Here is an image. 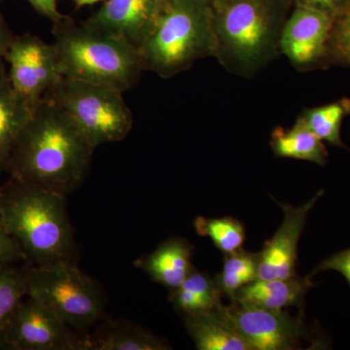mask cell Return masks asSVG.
<instances>
[{"instance_id":"cell-13","label":"cell","mask_w":350,"mask_h":350,"mask_svg":"<svg viewBox=\"0 0 350 350\" xmlns=\"http://www.w3.org/2000/svg\"><path fill=\"white\" fill-rule=\"evenodd\" d=\"M167 0H107L86 24L138 49L149 36Z\"/></svg>"},{"instance_id":"cell-27","label":"cell","mask_w":350,"mask_h":350,"mask_svg":"<svg viewBox=\"0 0 350 350\" xmlns=\"http://www.w3.org/2000/svg\"><path fill=\"white\" fill-rule=\"evenodd\" d=\"M324 271H338L347 280L350 286V248L331 255L319 262L310 276L312 278Z\"/></svg>"},{"instance_id":"cell-22","label":"cell","mask_w":350,"mask_h":350,"mask_svg":"<svg viewBox=\"0 0 350 350\" xmlns=\"http://www.w3.org/2000/svg\"><path fill=\"white\" fill-rule=\"evenodd\" d=\"M258 253L241 250L234 254L224 255L222 271L214 278L223 296L228 297L232 303L241 288L258 280Z\"/></svg>"},{"instance_id":"cell-9","label":"cell","mask_w":350,"mask_h":350,"mask_svg":"<svg viewBox=\"0 0 350 350\" xmlns=\"http://www.w3.org/2000/svg\"><path fill=\"white\" fill-rule=\"evenodd\" d=\"M83 336L42 304L27 296L0 336V347L16 350H80Z\"/></svg>"},{"instance_id":"cell-8","label":"cell","mask_w":350,"mask_h":350,"mask_svg":"<svg viewBox=\"0 0 350 350\" xmlns=\"http://www.w3.org/2000/svg\"><path fill=\"white\" fill-rule=\"evenodd\" d=\"M5 62L11 85L31 110L64 78L54 45L33 34L15 36Z\"/></svg>"},{"instance_id":"cell-23","label":"cell","mask_w":350,"mask_h":350,"mask_svg":"<svg viewBox=\"0 0 350 350\" xmlns=\"http://www.w3.org/2000/svg\"><path fill=\"white\" fill-rule=\"evenodd\" d=\"M194 227L199 236L211 239L214 246L224 255L234 254L243 250L245 227L238 219L231 216L221 218L199 216L194 221Z\"/></svg>"},{"instance_id":"cell-3","label":"cell","mask_w":350,"mask_h":350,"mask_svg":"<svg viewBox=\"0 0 350 350\" xmlns=\"http://www.w3.org/2000/svg\"><path fill=\"white\" fill-rule=\"evenodd\" d=\"M292 0H228L214 10L215 59L232 75L253 79L280 55Z\"/></svg>"},{"instance_id":"cell-19","label":"cell","mask_w":350,"mask_h":350,"mask_svg":"<svg viewBox=\"0 0 350 350\" xmlns=\"http://www.w3.org/2000/svg\"><path fill=\"white\" fill-rule=\"evenodd\" d=\"M32 110L18 96L5 70H0V174L8 167L18 137Z\"/></svg>"},{"instance_id":"cell-21","label":"cell","mask_w":350,"mask_h":350,"mask_svg":"<svg viewBox=\"0 0 350 350\" xmlns=\"http://www.w3.org/2000/svg\"><path fill=\"white\" fill-rule=\"evenodd\" d=\"M349 114L350 98H344L321 107L306 108L299 118L322 142L347 148L340 137V131L342 122Z\"/></svg>"},{"instance_id":"cell-12","label":"cell","mask_w":350,"mask_h":350,"mask_svg":"<svg viewBox=\"0 0 350 350\" xmlns=\"http://www.w3.org/2000/svg\"><path fill=\"white\" fill-rule=\"evenodd\" d=\"M323 194V190L319 191L300 206L283 204L273 199L282 209L284 218L271 241L258 252V280L287 278L297 275L299 241L305 229L308 213Z\"/></svg>"},{"instance_id":"cell-16","label":"cell","mask_w":350,"mask_h":350,"mask_svg":"<svg viewBox=\"0 0 350 350\" xmlns=\"http://www.w3.org/2000/svg\"><path fill=\"white\" fill-rule=\"evenodd\" d=\"M167 340L129 320H101L93 334L83 335L80 350H167Z\"/></svg>"},{"instance_id":"cell-28","label":"cell","mask_w":350,"mask_h":350,"mask_svg":"<svg viewBox=\"0 0 350 350\" xmlns=\"http://www.w3.org/2000/svg\"><path fill=\"white\" fill-rule=\"evenodd\" d=\"M292 3L293 6L301 5L317 9L329 14L335 20L347 8L350 0H292Z\"/></svg>"},{"instance_id":"cell-29","label":"cell","mask_w":350,"mask_h":350,"mask_svg":"<svg viewBox=\"0 0 350 350\" xmlns=\"http://www.w3.org/2000/svg\"><path fill=\"white\" fill-rule=\"evenodd\" d=\"M27 1L33 7L34 10L50 20L53 25L68 18L57 10V0H27Z\"/></svg>"},{"instance_id":"cell-24","label":"cell","mask_w":350,"mask_h":350,"mask_svg":"<svg viewBox=\"0 0 350 350\" xmlns=\"http://www.w3.org/2000/svg\"><path fill=\"white\" fill-rule=\"evenodd\" d=\"M27 294L25 267L0 265V336Z\"/></svg>"},{"instance_id":"cell-15","label":"cell","mask_w":350,"mask_h":350,"mask_svg":"<svg viewBox=\"0 0 350 350\" xmlns=\"http://www.w3.org/2000/svg\"><path fill=\"white\" fill-rule=\"evenodd\" d=\"M313 286L312 276L257 280L241 288L232 303L271 310L303 306L306 295Z\"/></svg>"},{"instance_id":"cell-31","label":"cell","mask_w":350,"mask_h":350,"mask_svg":"<svg viewBox=\"0 0 350 350\" xmlns=\"http://www.w3.org/2000/svg\"><path fill=\"white\" fill-rule=\"evenodd\" d=\"M98 1H101V0H75V3L77 7H83L92 5Z\"/></svg>"},{"instance_id":"cell-2","label":"cell","mask_w":350,"mask_h":350,"mask_svg":"<svg viewBox=\"0 0 350 350\" xmlns=\"http://www.w3.org/2000/svg\"><path fill=\"white\" fill-rule=\"evenodd\" d=\"M66 197L15 177L0 187V219L32 266L75 262V229Z\"/></svg>"},{"instance_id":"cell-10","label":"cell","mask_w":350,"mask_h":350,"mask_svg":"<svg viewBox=\"0 0 350 350\" xmlns=\"http://www.w3.org/2000/svg\"><path fill=\"white\" fill-rule=\"evenodd\" d=\"M226 314L251 350H293L310 340V330L301 317L285 310H271L232 303Z\"/></svg>"},{"instance_id":"cell-25","label":"cell","mask_w":350,"mask_h":350,"mask_svg":"<svg viewBox=\"0 0 350 350\" xmlns=\"http://www.w3.org/2000/svg\"><path fill=\"white\" fill-rule=\"evenodd\" d=\"M327 64L350 66V4L334 20Z\"/></svg>"},{"instance_id":"cell-14","label":"cell","mask_w":350,"mask_h":350,"mask_svg":"<svg viewBox=\"0 0 350 350\" xmlns=\"http://www.w3.org/2000/svg\"><path fill=\"white\" fill-rule=\"evenodd\" d=\"M194 251L187 239L172 237L159 244L150 254L137 258L133 266L144 271L154 282L172 291L195 268L192 264Z\"/></svg>"},{"instance_id":"cell-30","label":"cell","mask_w":350,"mask_h":350,"mask_svg":"<svg viewBox=\"0 0 350 350\" xmlns=\"http://www.w3.org/2000/svg\"><path fill=\"white\" fill-rule=\"evenodd\" d=\"M14 38L15 36L13 32L10 31L5 21L0 15V70H5L4 62H5L7 51L10 47Z\"/></svg>"},{"instance_id":"cell-4","label":"cell","mask_w":350,"mask_h":350,"mask_svg":"<svg viewBox=\"0 0 350 350\" xmlns=\"http://www.w3.org/2000/svg\"><path fill=\"white\" fill-rule=\"evenodd\" d=\"M53 43L66 79L100 85L120 93L135 86L144 69L131 44L70 18L54 24Z\"/></svg>"},{"instance_id":"cell-17","label":"cell","mask_w":350,"mask_h":350,"mask_svg":"<svg viewBox=\"0 0 350 350\" xmlns=\"http://www.w3.org/2000/svg\"><path fill=\"white\" fill-rule=\"evenodd\" d=\"M189 335L199 350H251L226 314L217 310L183 317Z\"/></svg>"},{"instance_id":"cell-7","label":"cell","mask_w":350,"mask_h":350,"mask_svg":"<svg viewBox=\"0 0 350 350\" xmlns=\"http://www.w3.org/2000/svg\"><path fill=\"white\" fill-rule=\"evenodd\" d=\"M94 147L122 142L133 130V116L123 93L63 78L46 94Z\"/></svg>"},{"instance_id":"cell-1","label":"cell","mask_w":350,"mask_h":350,"mask_svg":"<svg viewBox=\"0 0 350 350\" xmlns=\"http://www.w3.org/2000/svg\"><path fill=\"white\" fill-rule=\"evenodd\" d=\"M94 149L66 113L44 98L21 131L7 170L68 196L84 183Z\"/></svg>"},{"instance_id":"cell-20","label":"cell","mask_w":350,"mask_h":350,"mask_svg":"<svg viewBox=\"0 0 350 350\" xmlns=\"http://www.w3.org/2000/svg\"><path fill=\"white\" fill-rule=\"evenodd\" d=\"M223 297L215 278L196 268L180 286L170 291V301L182 317L217 310Z\"/></svg>"},{"instance_id":"cell-32","label":"cell","mask_w":350,"mask_h":350,"mask_svg":"<svg viewBox=\"0 0 350 350\" xmlns=\"http://www.w3.org/2000/svg\"><path fill=\"white\" fill-rule=\"evenodd\" d=\"M206 1L213 6V9H216L218 8V7L223 5V4H224L225 2H227L228 0H206Z\"/></svg>"},{"instance_id":"cell-5","label":"cell","mask_w":350,"mask_h":350,"mask_svg":"<svg viewBox=\"0 0 350 350\" xmlns=\"http://www.w3.org/2000/svg\"><path fill=\"white\" fill-rule=\"evenodd\" d=\"M138 55L144 70L169 79L215 57L214 10L206 0H167Z\"/></svg>"},{"instance_id":"cell-18","label":"cell","mask_w":350,"mask_h":350,"mask_svg":"<svg viewBox=\"0 0 350 350\" xmlns=\"http://www.w3.org/2000/svg\"><path fill=\"white\" fill-rule=\"evenodd\" d=\"M269 144L276 158L306 161L319 165L328 163L325 144L299 117L291 128L278 126L271 131Z\"/></svg>"},{"instance_id":"cell-26","label":"cell","mask_w":350,"mask_h":350,"mask_svg":"<svg viewBox=\"0 0 350 350\" xmlns=\"http://www.w3.org/2000/svg\"><path fill=\"white\" fill-rule=\"evenodd\" d=\"M21 262H27V255L0 219V265H16Z\"/></svg>"},{"instance_id":"cell-6","label":"cell","mask_w":350,"mask_h":350,"mask_svg":"<svg viewBox=\"0 0 350 350\" xmlns=\"http://www.w3.org/2000/svg\"><path fill=\"white\" fill-rule=\"evenodd\" d=\"M27 296L42 304L72 330L81 333L105 319V296L100 283L75 262L25 267Z\"/></svg>"},{"instance_id":"cell-11","label":"cell","mask_w":350,"mask_h":350,"mask_svg":"<svg viewBox=\"0 0 350 350\" xmlns=\"http://www.w3.org/2000/svg\"><path fill=\"white\" fill-rule=\"evenodd\" d=\"M333 25L329 14L310 7H292L280 38V55L299 72L327 66Z\"/></svg>"}]
</instances>
